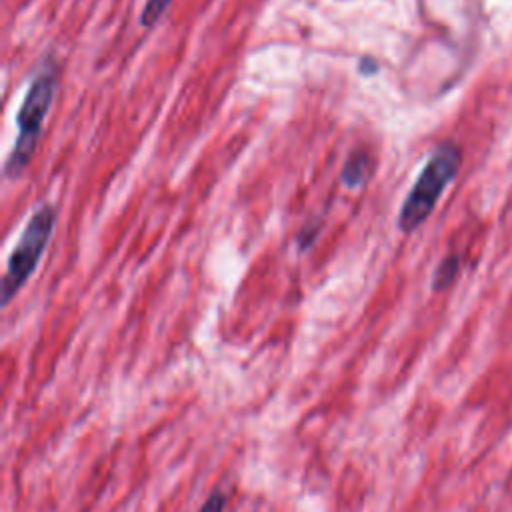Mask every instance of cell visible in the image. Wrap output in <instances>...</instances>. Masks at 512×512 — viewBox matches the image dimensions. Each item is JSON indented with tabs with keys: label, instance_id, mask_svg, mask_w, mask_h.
<instances>
[{
	"label": "cell",
	"instance_id": "6da1fadb",
	"mask_svg": "<svg viewBox=\"0 0 512 512\" xmlns=\"http://www.w3.org/2000/svg\"><path fill=\"white\" fill-rule=\"evenodd\" d=\"M56 86H58V70L54 66H46L34 76L30 88L26 90V96L16 114L18 138L4 164V174L8 178L22 176L28 162L32 160L42 126H44V118L56 94Z\"/></svg>",
	"mask_w": 512,
	"mask_h": 512
},
{
	"label": "cell",
	"instance_id": "7a4b0ae2",
	"mask_svg": "<svg viewBox=\"0 0 512 512\" xmlns=\"http://www.w3.org/2000/svg\"><path fill=\"white\" fill-rule=\"evenodd\" d=\"M460 160H462L460 148L452 142H446L434 150V154L428 158V162L420 170L412 190L408 192L400 208L398 228L402 232H412L430 216L442 192L458 174Z\"/></svg>",
	"mask_w": 512,
	"mask_h": 512
},
{
	"label": "cell",
	"instance_id": "3957f363",
	"mask_svg": "<svg viewBox=\"0 0 512 512\" xmlns=\"http://www.w3.org/2000/svg\"><path fill=\"white\" fill-rule=\"evenodd\" d=\"M56 226V210L52 204H42L34 210L30 220L26 222L6 266V274L2 280V304L6 306L16 292L26 284V280L36 270L44 248L52 236Z\"/></svg>",
	"mask_w": 512,
	"mask_h": 512
},
{
	"label": "cell",
	"instance_id": "277c9868",
	"mask_svg": "<svg viewBox=\"0 0 512 512\" xmlns=\"http://www.w3.org/2000/svg\"><path fill=\"white\" fill-rule=\"evenodd\" d=\"M372 166V156L366 150L352 152L342 168V182L348 188H360L370 178Z\"/></svg>",
	"mask_w": 512,
	"mask_h": 512
},
{
	"label": "cell",
	"instance_id": "5b68a950",
	"mask_svg": "<svg viewBox=\"0 0 512 512\" xmlns=\"http://www.w3.org/2000/svg\"><path fill=\"white\" fill-rule=\"evenodd\" d=\"M456 272H458V256H448L440 262V266L436 268L434 272V278H432V290L434 292H440V290H446L454 278H456Z\"/></svg>",
	"mask_w": 512,
	"mask_h": 512
},
{
	"label": "cell",
	"instance_id": "8992f818",
	"mask_svg": "<svg viewBox=\"0 0 512 512\" xmlns=\"http://www.w3.org/2000/svg\"><path fill=\"white\" fill-rule=\"evenodd\" d=\"M170 2L172 0H146L144 8H142V14H140V26L152 28L158 22V18L166 12Z\"/></svg>",
	"mask_w": 512,
	"mask_h": 512
},
{
	"label": "cell",
	"instance_id": "52a82bcc",
	"mask_svg": "<svg viewBox=\"0 0 512 512\" xmlns=\"http://www.w3.org/2000/svg\"><path fill=\"white\" fill-rule=\"evenodd\" d=\"M226 502H228V496H226L222 490H214V492L204 500V504L200 506L198 512H224V510H226Z\"/></svg>",
	"mask_w": 512,
	"mask_h": 512
},
{
	"label": "cell",
	"instance_id": "ba28073f",
	"mask_svg": "<svg viewBox=\"0 0 512 512\" xmlns=\"http://www.w3.org/2000/svg\"><path fill=\"white\" fill-rule=\"evenodd\" d=\"M316 236H318V222H314V224L308 226V228H302V232H300V236H298V246H300L302 250H306V248L316 240Z\"/></svg>",
	"mask_w": 512,
	"mask_h": 512
},
{
	"label": "cell",
	"instance_id": "9c48e42d",
	"mask_svg": "<svg viewBox=\"0 0 512 512\" xmlns=\"http://www.w3.org/2000/svg\"><path fill=\"white\" fill-rule=\"evenodd\" d=\"M358 70L366 76V74H376L378 72V62L372 58V56H364L362 60H360V64H358Z\"/></svg>",
	"mask_w": 512,
	"mask_h": 512
}]
</instances>
